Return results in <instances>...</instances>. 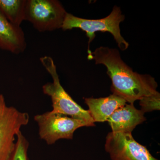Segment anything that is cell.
I'll use <instances>...</instances> for the list:
<instances>
[{
  "label": "cell",
  "mask_w": 160,
  "mask_h": 160,
  "mask_svg": "<svg viewBox=\"0 0 160 160\" xmlns=\"http://www.w3.org/2000/svg\"><path fill=\"white\" fill-rule=\"evenodd\" d=\"M89 60L96 64H102L107 69L111 79L113 94L123 98L129 104L157 92L158 83L149 74L135 72L122 60L118 49L107 47L97 48L89 54Z\"/></svg>",
  "instance_id": "6da1fadb"
},
{
  "label": "cell",
  "mask_w": 160,
  "mask_h": 160,
  "mask_svg": "<svg viewBox=\"0 0 160 160\" xmlns=\"http://www.w3.org/2000/svg\"><path fill=\"white\" fill-rule=\"evenodd\" d=\"M40 60L52 79V82L46 83L42 87L44 94L51 98L52 107L51 111L82 120L89 127L95 126L88 110L83 109L75 102L62 86L52 58L46 56L40 58Z\"/></svg>",
  "instance_id": "7a4b0ae2"
},
{
  "label": "cell",
  "mask_w": 160,
  "mask_h": 160,
  "mask_svg": "<svg viewBox=\"0 0 160 160\" xmlns=\"http://www.w3.org/2000/svg\"><path fill=\"white\" fill-rule=\"evenodd\" d=\"M125 16L122 13L120 7L115 6L112 11L108 16L100 19H87L75 16L67 12L62 29L64 31L79 28L86 32L89 38V50L90 43L95 38V32L98 31L110 32L118 43L119 48L122 51L128 49L129 44L121 33L120 23L125 20Z\"/></svg>",
  "instance_id": "3957f363"
},
{
  "label": "cell",
  "mask_w": 160,
  "mask_h": 160,
  "mask_svg": "<svg viewBox=\"0 0 160 160\" xmlns=\"http://www.w3.org/2000/svg\"><path fill=\"white\" fill-rule=\"evenodd\" d=\"M67 12L58 0H27L25 21L40 32L62 29Z\"/></svg>",
  "instance_id": "277c9868"
},
{
  "label": "cell",
  "mask_w": 160,
  "mask_h": 160,
  "mask_svg": "<svg viewBox=\"0 0 160 160\" xmlns=\"http://www.w3.org/2000/svg\"><path fill=\"white\" fill-rule=\"evenodd\" d=\"M29 120L28 113L7 106L4 96L0 94V160H11L15 148V137Z\"/></svg>",
  "instance_id": "5b68a950"
},
{
  "label": "cell",
  "mask_w": 160,
  "mask_h": 160,
  "mask_svg": "<svg viewBox=\"0 0 160 160\" xmlns=\"http://www.w3.org/2000/svg\"><path fill=\"white\" fill-rule=\"evenodd\" d=\"M34 120L38 125L40 138L49 145L61 139H72L77 129L84 126L89 127L82 120L52 111L37 115Z\"/></svg>",
  "instance_id": "8992f818"
},
{
  "label": "cell",
  "mask_w": 160,
  "mask_h": 160,
  "mask_svg": "<svg viewBox=\"0 0 160 160\" xmlns=\"http://www.w3.org/2000/svg\"><path fill=\"white\" fill-rule=\"evenodd\" d=\"M105 147L112 160H159L146 146L138 143L131 133L109 132Z\"/></svg>",
  "instance_id": "52a82bcc"
},
{
  "label": "cell",
  "mask_w": 160,
  "mask_h": 160,
  "mask_svg": "<svg viewBox=\"0 0 160 160\" xmlns=\"http://www.w3.org/2000/svg\"><path fill=\"white\" fill-rule=\"evenodd\" d=\"M144 114L133 104H126L116 110L107 121L112 132L132 133L138 125L146 121Z\"/></svg>",
  "instance_id": "ba28073f"
},
{
  "label": "cell",
  "mask_w": 160,
  "mask_h": 160,
  "mask_svg": "<svg viewBox=\"0 0 160 160\" xmlns=\"http://www.w3.org/2000/svg\"><path fill=\"white\" fill-rule=\"evenodd\" d=\"M26 46L21 27L12 24L0 12V48L18 54L25 51Z\"/></svg>",
  "instance_id": "9c48e42d"
},
{
  "label": "cell",
  "mask_w": 160,
  "mask_h": 160,
  "mask_svg": "<svg viewBox=\"0 0 160 160\" xmlns=\"http://www.w3.org/2000/svg\"><path fill=\"white\" fill-rule=\"evenodd\" d=\"M85 102L94 123L107 121L116 110L127 104L123 98L113 93L105 98H86Z\"/></svg>",
  "instance_id": "30bf717a"
},
{
  "label": "cell",
  "mask_w": 160,
  "mask_h": 160,
  "mask_svg": "<svg viewBox=\"0 0 160 160\" xmlns=\"http://www.w3.org/2000/svg\"><path fill=\"white\" fill-rule=\"evenodd\" d=\"M27 0H0V12L15 26L25 21Z\"/></svg>",
  "instance_id": "8fae6325"
},
{
  "label": "cell",
  "mask_w": 160,
  "mask_h": 160,
  "mask_svg": "<svg viewBox=\"0 0 160 160\" xmlns=\"http://www.w3.org/2000/svg\"><path fill=\"white\" fill-rule=\"evenodd\" d=\"M29 146L28 140L20 131L17 134L15 148L11 160H28L27 152Z\"/></svg>",
  "instance_id": "7c38bea8"
},
{
  "label": "cell",
  "mask_w": 160,
  "mask_h": 160,
  "mask_svg": "<svg viewBox=\"0 0 160 160\" xmlns=\"http://www.w3.org/2000/svg\"><path fill=\"white\" fill-rule=\"evenodd\" d=\"M140 101V106L144 113L160 109V94L158 92L154 94L145 97Z\"/></svg>",
  "instance_id": "4fadbf2b"
}]
</instances>
